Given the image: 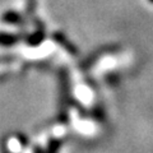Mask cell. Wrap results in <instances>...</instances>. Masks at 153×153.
<instances>
[{
    "label": "cell",
    "instance_id": "6da1fadb",
    "mask_svg": "<svg viewBox=\"0 0 153 153\" xmlns=\"http://www.w3.org/2000/svg\"><path fill=\"white\" fill-rule=\"evenodd\" d=\"M52 38H54V41L56 42V44L63 47V49L68 52V54L73 55V56L78 55V49H76V46L74 44H71V41H69L68 38H66V36L64 35V33L54 32V33H52Z\"/></svg>",
    "mask_w": 153,
    "mask_h": 153
},
{
    "label": "cell",
    "instance_id": "7a4b0ae2",
    "mask_svg": "<svg viewBox=\"0 0 153 153\" xmlns=\"http://www.w3.org/2000/svg\"><path fill=\"white\" fill-rule=\"evenodd\" d=\"M45 37H46V32H45V28L44 26H38L37 27V30L31 33V35H28L26 37V44L28 46H32V47H35V46H38V45H41L42 42H44L45 40Z\"/></svg>",
    "mask_w": 153,
    "mask_h": 153
},
{
    "label": "cell",
    "instance_id": "3957f363",
    "mask_svg": "<svg viewBox=\"0 0 153 153\" xmlns=\"http://www.w3.org/2000/svg\"><path fill=\"white\" fill-rule=\"evenodd\" d=\"M21 41V36L16 33H7L0 32V46L3 47H10Z\"/></svg>",
    "mask_w": 153,
    "mask_h": 153
},
{
    "label": "cell",
    "instance_id": "277c9868",
    "mask_svg": "<svg viewBox=\"0 0 153 153\" xmlns=\"http://www.w3.org/2000/svg\"><path fill=\"white\" fill-rule=\"evenodd\" d=\"M1 22L7 23V25H23V18L19 13L14 10H8L1 16Z\"/></svg>",
    "mask_w": 153,
    "mask_h": 153
},
{
    "label": "cell",
    "instance_id": "5b68a950",
    "mask_svg": "<svg viewBox=\"0 0 153 153\" xmlns=\"http://www.w3.org/2000/svg\"><path fill=\"white\" fill-rule=\"evenodd\" d=\"M36 9V0H27V12L30 14H33Z\"/></svg>",
    "mask_w": 153,
    "mask_h": 153
},
{
    "label": "cell",
    "instance_id": "8992f818",
    "mask_svg": "<svg viewBox=\"0 0 153 153\" xmlns=\"http://www.w3.org/2000/svg\"><path fill=\"white\" fill-rule=\"evenodd\" d=\"M17 139H18V142H19V144H21L23 148L27 147L28 140H27V137H26V135H23V134H18V135H17Z\"/></svg>",
    "mask_w": 153,
    "mask_h": 153
},
{
    "label": "cell",
    "instance_id": "52a82bcc",
    "mask_svg": "<svg viewBox=\"0 0 153 153\" xmlns=\"http://www.w3.org/2000/svg\"><path fill=\"white\" fill-rule=\"evenodd\" d=\"M33 151H35V153H44V152H42V149H40V147H35V149H33Z\"/></svg>",
    "mask_w": 153,
    "mask_h": 153
},
{
    "label": "cell",
    "instance_id": "ba28073f",
    "mask_svg": "<svg viewBox=\"0 0 153 153\" xmlns=\"http://www.w3.org/2000/svg\"><path fill=\"white\" fill-rule=\"evenodd\" d=\"M3 153H12V152H9V151H7L5 148H4V149H3Z\"/></svg>",
    "mask_w": 153,
    "mask_h": 153
},
{
    "label": "cell",
    "instance_id": "9c48e42d",
    "mask_svg": "<svg viewBox=\"0 0 153 153\" xmlns=\"http://www.w3.org/2000/svg\"><path fill=\"white\" fill-rule=\"evenodd\" d=\"M149 1H151V3H153V0H149Z\"/></svg>",
    "mask_w": 153,
    "mask_h": 153
}]
</instances>
